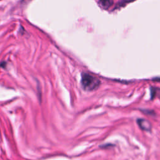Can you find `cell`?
Instances as JSON below:
<instances>
[{
	"label": "cell",
	"mask_w": 160,
	"mask_h": 160,
	"mask_svg": "<svg viewBox=\"0 0 160 160\" xmlns=\"http://www.w3.org/2000/svg\"><path fill=\"white\" fill-rule=\"evenodd\" d=\"M99 2L104 9L109 8L113 4L112 0H98Z\"/></svg>",
	"instance_id": "cell-3"
},
{
	"label": "cell",
	"mask_w": 160,
	"mask_h": 160,
	"mask_svg": "<svg viewBox=\"0 0 160 160\" xmlns=\"http://www.w3.org/2000/svg\"><path fill=\"white\" fill-rule=\"evenodd\" d=\"M137 123L139 128L146 131H151L152 129V125L151 122L147 119L140 118L137 121Z\"/></svg>",
	"instance_id": "cell-2"
},
{
	"label": "cell",
	"mask_w": 160,
	"mask_h": 160,
	"mask_svg": "<svg viewBox=\"0 0 160 160\" xmlns=\"http://www.w3.org/2000/svg\"><path fill=\"white\" fill-rule=\"evenodd\" d=\"M81 82L83 89L88 91L96 89L101 84V81L98 78L86 72L82 73Z\"/></svg>",
	"instance_id": "cell-1"
}]
</instances>
